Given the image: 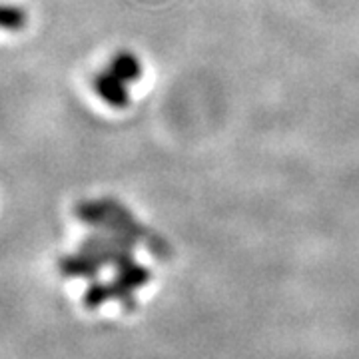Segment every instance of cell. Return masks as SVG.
<instances>
[{
	"label": "cell",
	"instance_id": "obj_1",
	"mask_svg": "<svg viewBox=\"0 0 359 359\" xmlns=\"http://www.w3.org/2000/svg\"><path fill=\"white\" fill-rule=\"evenodd\" d=\"M128 82H124L122 78H118L110 70L106 68L100 74H96L94 78V90L96 94L102 98L104 102L114 106V108H126L130 102V92L126 88Z\"/></svg>",
	"mask_w": 359,
	"mask_h": 359
},
{
	"label": "cell",
	"instance_id": "obj_2",
	"mask_svg": "<svg viewBox=\"0 0 359 359\" xmlns=\"http://www.w3.org/2000/svg\"><path fill=\"white\" fill-rule=\"evenodd\" d=\"M112 72H114L116 76L122 78L124 82H134V80H138L142 74V65L140 60L132 54V52H118L112 56V60H110V66H108Z\"/></svg>",
	"mask_w": 359,
	"mask_h": 359
},
{
	"label": "cell",
	"instance_id": "obj_3",
	"mask_svg": "<svg viewBox=\"0 0 359 359\" xmlns=\"http://www.w3.org/2000/svg\"><path fill=\"white\" fill-rule=\"evenodd\" d=\"M26 26V13L20 6L0 4V30L16 32Z\"/></svg>",
	"mask_w": 359,
	"mask_h": 359
}]
</instances>
